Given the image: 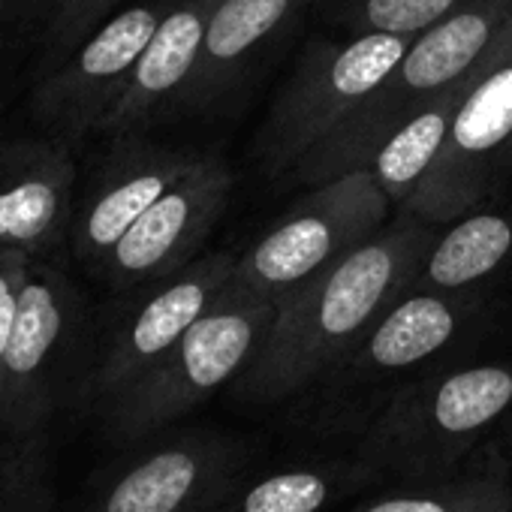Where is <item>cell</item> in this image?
I'll use <instances>...</instances> for the list:
<instances>
[{
    "label": "cell",
    "mask_w": 512,
    "mask_h": 512,
    "mask_svg": "<svg viewBox=\"0 0 512 512\" xmlns=\"http://www.w3.org/2000/svg\"><path fill=\"white\" fill-rule=\"evenodd\" d=\"M374 479L350 452L308 455L263 473H241L214 512H332L368 494Z\"/></svg>",
    "instance_id": "cell-18"
},
{
    "label": "cell",
    "mask_w": 512,
    "mask_h": 512,
    "mask_svg": "<svg viewBox=\"0 0 512 512\" xmlns=\"http://www.w3.org/2000/svg\"><path fill=\"white\" fill-rule=\"evenodd\" d=\"M512 260V208H470L434 238L410 290L479 293Z\"/></svg>",
    "instance_id": "cell-20"
},
{
    "label": "cell",
    "mask_w": 512,
    "mask_h": 512,
    "mask_svg": "<svg viewBox=\"0 0 512 512\" xmlns=\"http://www.w3.org/2000/svg\"><path fill=\"white\" fill-rule=\"evenodd\" d=\"M232 269L235 253H208L175 275L154 281L157 287L118 320L103 344H97L82 410L97 413L109 398L124 392L160 356H166L181 335L226 296Z\"/></svg>",
    "instance_id": "cell-11"
},
{
    "label": "cell",
    "mask_w": 512,
    "mask_h": 512,
    "mask_svg": "<svg viewBox=\"0 0 512 512\" xmlns=\"http://www.w3.org/2000/svg\"><path fill=\"white\" fill-rule=\"evenodd\" d=\"M473 0H329V19L344 34L416 37Z\"/></svg>",
    "instance_id": "cell-21"
},
{
    "label": "cell",
    "mask_w": 512,
    "mask_h": 512,
    "mask_svg": "<svg viewBox=\"0 0 512 512\" xmlns=\"http://www.w3.org/2000/svg\"><path fill=\"white\" fill-rule=\"evenodd\" d=\"M476 311L479 293H401L365 338L296 398L302 401V431L323 443L350 440L353 446L407 383L434 371L431 365L455 344Z\"/></svg>",
    "instance_id": "cell-3"
},
{
    "label": "cell",
    "mask_w": 512,
    "mask_h": 512,
    "mask_svg": "<svg viewBox=\"0 0 512 512\" xmlns=\"http://www.w3.org/2000/svg\"><path fill=\"white\" fill-rule=\"evenodd\" d=\"M118 4L121 0H55L43 40L46 67L55 70L61 61H67L85 43V37H91L112 16Z\"/></svg>",
    "instance_id": "cell-23"
},
{
    "label": "cell",
    "mask_w": 512,
    "mask_h": 512,
    "mask_svg": "<svg viewBox=\"0 0 512 512\" xmlns=\"http://www.w3.org/2000/svg\"><path fill=\"white\" fill-rule=\"evenodd\" d=\"M229 193V166L217 157H202L124 232L94 272L115 290L175 275L193 263L196 250L223 217Z\"/></svg>",
    "instance_id": "cell-13"
},
{
    "label": "cell",
    "mask_w": 512,
    "mask_h": 512,
    "mask_svg": "<svg viewBox=\"0 0 512 512\" xmlns=\"http://www.w3.org/2000/svg\"><path fill=\"white\" fill-rule=\"evenodd\" d=\"M395 202L368 172L338 175L311 190L244 253L226 296L238 302L284 305L305 284L338 266L389 223Z\"/></svg>",
    "instance_id": "cell-6"
},
{
    "label": "cell",
    "mask_w": 512,
    "mask_h": 512,
    "mask_svg": "<svg viewBox=\"0 0 512 512\" xmlns=\"http://www.w3.org/2000/svg\"><path fill=\"white\" fill-rule=\"evenodd\" d=\"M512 28V0H473L434 28L413 37L386 82L317 148H311L287 178L320 184L350 175L353 163L389 130L407 124L434 97L467 79Z\"/></svg>",
    "instance_id": "cell-5"
},
{
    "label": "cell",
    "mask_w": 512,
    "mask_h": 512,
    "mask_svg": "<svg viewBox=\"0 0 512 512\" xmlns=\"http://www.w3.org/2000/svg\"><path fill=\"white\" fill-rule=\"evenodd\" d=\"M347 512H512V470L494 437L443 473L377 485Z\"/></svg>",
    "instance_id": "cell-19"
},
{
    "label": "cell",
    "mask_w": 512,
    "mask_h": 512,
    "mask_svg": "<svg viewBox=\"0 0 512 512\" xmlns=\"http://www.w3.org/2000/svg\"><path fill=\"white\" fill-rule=\"evenodd\" d=\"M217 4L220 0H172L121 100L103 118L97 133H133L145 127L154 115L178 106L184 88L199 67L205 31Z\"/></svg>",
    "instance_id": "cell-16"
},
{
    "label": "cell",
    "mask_w": 512,
    "mask_h": 512,
    "mask_svg": "<svg viewBox=\"0 0 512 512\" xmlns=\"http://www.w3.org/2000/svg\"><path fill=\"white\" fill-rule=\"evenodd\" d=\"M491 437L500 443V449H503V455H506V461H509V470H512V407H509V413L500 419V425L494 428Z\"/></svg>",
    "instance_id": "cell-24"
},
{
    "label": "cell",
    "mask_w": 512,
    "mask_h": 512,
    "mask_svg": "<svg viewBox=\"0 0 512 512\" xmlns=\"http://www.w3.org/2000/svg\"><path fill=\"white\" fill-rule=\"evenodd\" d=\"M169 7L172 0H148L112 13L67 61L43 73L31 91L34 121L61 139L100 130Z\"/></svg>",
    "instance_id": "cell-12"
},
{
    "label": "cell",
    "mask_w": 512,
    "mask_h": 512,
    "mask_svg": "<svg viewBox=\"0 0 512 512\" xmlns=\"http://www.w3.org/2000/svg\"><path fill=\"white\" fill-rule=\"evenodd\" d=\"M512 407V362L434 368L407 383L350 446L374 485L464 464Z\"/></svg>",
    "instance_id": "cell-4"
},
{
    "label": "cell",
    "mask_w": 512,
    "mask_h": 512,
    "mask_svg": "<svg viewBox=\"0 0 512 512\" xmlns=\"http://www.w3.org/2000/svg\"><path fill=\"white\" fill-rule=\"evenodd\" d=\"M199 160L166 145H130L118 151L73 214L70 241L76 260L94 272L124 232Z\"/></svg>",
    "instance_id": "cell-15"
},
{
    "label": "cell",
    "mask_w": 512,
    "mask_h": 512,
    "mask_svg": "<svg viewBox=\"0 0 512 512\" xmlns=\"http://www.w3.org/2000/svg\"><path fill=\"white\" fill-rule=\"evenodd\" d=\"M311 4V0H220L211 13L199 67L175 109H214Z\"/></svg>",
    "instance_id": "cell-17"
},
{
    "label": "cell",
    "mask_w": 512,
    "mask_h": 512,
    "mask_svg": "<svg viewBox=\"0 0 512 512\" xmlns=\"http://www.w3.org/2000/svg\"><path fill=\"white\" fill-rule=\"evenodd\" d=\"M250 449L217 428H163L130 449L82 497L79 512H214Z\"/></svg>",
    "instance_id": "cell-9"
},
{
    "label": "cell",
    "mask_w": 512,
    "mask_h": 512,
    "mask_svg": "<svg viewBox=\"0 0 512 512\" xmlns=\"http://www.w3.org/2000/svg\"><path fill=\"white\" fill-rule=\"evenodd\" d=\"M413 37L344 34L314 43L281 88L256 157L269 175H287L311 148L329 139L395 70Z\"/></svg>",
    "instance_id": "cell-8"
},
{
    "label": "cell",
    "mask_w": 512,
    "mask_h": 512,
    "mask_svg": "<svg viewBox=\"0 0 512 512\" xmlns=\"http://www.w3.org/2000/svg\"><path fill=\"white\" fill-rule=\"evenodd\" d=\"M34 4H37V0H0V22H10V19L22 16Z\"/></svg>",
    "instance_id": "cell-25"
},
{
    "label": "cell",
    "mask_w": 512,
    "mask_h": 512,
    "mask_svg": "<svg viewBox=\"0 0 512 512\" xmlns=\"http://www.w3.org/2000/svg\"><path fill=\"white\" fill-rule=\"evenodd\" d=\"M512 172V34L458 106L437 163L404 214L446 226Z\"/></svg>",
    "instance_id": "cell-10"
},
{
    "label": "cell",
    "mask_w": 512,
    "mask_h": 512,
    "mask_svg": "<svg viewBox=\"0 0 512 512\" xmlns=\"http://www.w3.org/2000/svg\"><path fill=\"white\" fill-rule=\"evenodd\" d=\"M275 317L278 305L223 296L166 356L97 410L103 434L118 446H130L172 428L190 410L238 380L260 353Z\"/></svg>",
    "instance_id": "cell-7"
},
{
    "label": "cell",
    "mask_w": 512,
    "mask_h": 512,
    "mask_svg": "<svg viewBox=\"0 0 512 512\" xmlns=\"http://www.w3.org/2000/svg\"><path fill=\"white\" fill-rule=\"evenodd\" d=\"M70 139H0V250L49 256L73 226Z\"/></svg>",
    "instance_id": "cell-14"
},
{
    "label": "cell",
    "mask_w": 512,
    "mask_h": 512,
    "mask_svg": "<svg viewBox=\"0 0 512 512\" xmlns=\"http://www.w3.org/2000/svg\"><path fill=\"white\" fill-rule=\"evenodd\" d=\"M94 353L76 284L49 256L0 250V434L43 437L61 410H82Z\"/></svg>",
    "instance_id": "cell-2"
},
{
    "label": "cell",
    "mask_w": 512,
    "mask_h": 512,
    "mask_svg": "<svg viewBox=\"0 0 512 512\" xmlns=\"http://www.w3.org/2000/svg\"><path fill=\"white\" fill-rule=\"evenodd\" d=\"M43 437L0 434V512H58Z\"/></svg>",
    "instance_id": "cell-22"
},
{
    "label": "cell",
    "mask_w": 512,
    "mask_h": 512,
    "mask_svg": "<svg viewBox=\"0 0 512 512\" xmlns=\"http://www.w3.org/2000/svg\"><path fill=\"white\" fill-rule=\"evenodd\" d=\"M434 238V223L401 214L293 293L278 305L260 353L229 386L232 398L241 404H284L308 392L410 290Z\"/></svg>",
    "instance_id": "cell-1"
}]
</instances>
